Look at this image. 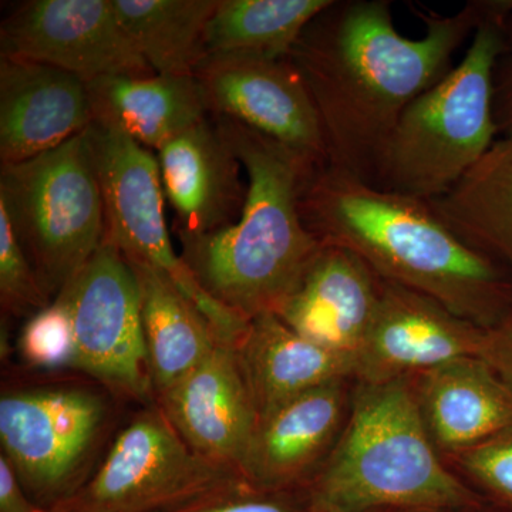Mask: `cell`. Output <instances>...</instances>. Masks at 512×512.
Masks as SVG:
<instances>
[{"mask_svg":"<svg viewBox=\"0 0 512 512\" xmlns=\"http://www.w3.org/2000/svg\"><path fill=\"white\" fill-rule=\"evenodd\" d=\"M430 202L470 247L512 268V140L497 138L453 188Z\"/></svg>","mask_w":512,"mask_h":512,"instance_id":"cell-23","label":"cell"},{"mask_svg":"<svg viewBox=\"0 0 512 512\" xmlns=\"http://www.w3.org/2000/svg\"><path fill=\"white\" fill-rule=\"evenodd\" d=\"M308 501L335 512L474 511L481 505L431 441L410 377L353 382L348 420L308 484Z\"/></svg>","mask_w":512,"mask_h":512,"instance_id":"cell-4","label":"cell"},{"mask_svg":"<svg viewBox=\"0 0 512 512\" xmlns=\"http://www.w3.org/2000/svg\"><path fill=\"white\" fill-rule=\"evenodd\" d=\"M93 124L160 151L211 116L195 76L103 77L87 83Z\"/></svg>","mask_w":512,"mask_h":512,"instance_id":"cell-21","label":"cell"},{"mask_svg":"<svg viewBox=\"0 0 512 512\" xmlns=\"http://www.w3.org/2000/svg\"><path fill=\"white\" fill-rule=\"evenodd\" d=\"M90 130L106 214L104 242L131 264L163 275L207 319L218 342L237 348L249 320L215 301L175 252L157 154L119 131L97 124Z\"/></svg>","mask_w":512,"mask_h":512,"instance_id":"cell-7","label":"cell"},{"mask_svg":"<svg viewBox=\"0 0 512 512\" xmlns=\"http://www.w3.org/2000/svg\"><path fill=\"white\" fill-rule=\"evenodd\" d=\"M195 77L212 116L238 121L318 168L328 165L318 110L289 57L210 56Z\"/></svg>","mask_w":512,"mask_h":512,"instance_id":"cell-12","label":"cell"},{"mask_svg":"<svg viewBox=\"0 0 512 512\" xmlns=\"http://www.w3.org/2000/svg\"><path fill=\"white\" fill-rule=\"evenodd\" d=\"M20 355L30 366L62 369L74 365V335L69 309L63 299L30 316L19 338Z\"/></svg>","mask_w":512,"mask_h":512,"instance_id":"cell-27","label":"cell"},{"mask_svg":"<svg viewBox=\"0 0 512 512\" xmlns=\"http://www.w3.org/2000/svg\"><path fill=\"white\" fill-rule=\"evenodd\" d=\"M175 512H309L308 497L299 500L292 491H259L245 487Z\"/></svg>","mask_w":512,"mask_h":512,"instance_id":"cell-29","label":"cell"},{"mask_svg":"<svg viewBox=\"0 0 512 512\" xmlns=\"http://www.w3.org/2000/svg\"><path fill=\"white\" fill-rule=\"evenodd\" d=\"M138 53L161 76H195L218 0H113Z\"/></svg>","mask_w":512,"mask_h":512,"instance_id":"cell-24","label":"cell"},{"mask_svg":"<svg viewBox=\"0 0 512 512\" xmlns=\"http://www.w3.org/2000/svg\"><path fill=\"white\" fill-rule=\"evenodd\" d=\"M382 288L383 279L355 252L322 244L276 316L303 338L356 362Z\"/></svg>","mask_w":512,"mask_h":512,"instance_id":"cell-16","label":"cell"},{"mask_svg":"<svg viewBox=\"0 0 512 512\" xmlns=\"http://www.w3.org/2000/svg\"><path fill=\"white\" fill-rule=\"evenodd\" d=\"M322 244L355 252L383 281L429 296L483 329L512 312V268L458 237L430 201L318 168L299 198Z\"/></svg>","mask_w":512,"mask_h":512,"instance_id":"cell-2","label":"cell"},{"mask_svg":"<svg viewBox=\"0 0 512 512\" xmlns=\"http://www.w3.org/2000/svg\"><path fill=\"white\" fill-rule=\"evenodd\" d=\"M161 402L165 417L195 453L239 474L256 412L235 348L218 345L161 394Z\"/></svg>","mask_w":512,"mask_h":512,"instance_id":"cell-18","label":"cell"},{"mask_svg":"<svg viewBox=\"0 0 512 512\" xmlns=\"http://www.w3.org/2000/svg\"><path fill=\"white\" fill-rule=\"evenodd\" d=\"M494 120L498 138L512 140V10L501 28V47L493 73Z\"/></svg>","mask_w":512,"mask_h":512,"instance_id":"cell-30","label":"cell"},{"mask_svg":"<svg viewBox=\"0 0 512 512\" xmlns=\"http://www.w3.org/2000/svg\"><path fill=\"white\" fill-rule=\"evenodd\" d=\"M69 309L74 365L130 399L153 393L136 272L103 242L59 295Z\"/></svg>","mask_w":512,"mask_h":512,"instance_id":"cell-10","label":"cell"},{"mask_svg":"<svg viewBox=\"0 0 512 512\" xmlns=\"http://www.w3.org/2000/svg\"><path fill=\"white\" fill-rule=\"evenodd\" d=\"M90 127L55 150L0 170V200L50 296L59 295L106 238Z\"/></svg>","mask_w":512,"mask_h":512,"instance_id":"cell-6","label":"cell"},{"mask_svg":"<svg viewBox=\"0 0 512 512\" xmlns=\"http://www.w3.org/2000/svg\"><path fill=\"white\" fill-rule=\"evenodd\" d=\"M157 158L178 238L214 234L241 217L247 200L244 167L214 117L161 148Z\"/></svg>","mask_w":512,"mask_h":512,"instance_id":"cell-17","label":"cell"},{"mask_svg":"<svg viewBox=\"0 0 512 512\" xmlns=\"http://www.w3.org/2000/svg\"><path fill=\"white\" fill-rule=\"evenodd\" d=\"M235 352L256 419L323 384L355 380V357L303 338L275 313L249 320Z\"/></svg>","mask_w":512,"mask_h":512,"instance_id":"cell-20","label":"cell"},{"mask_svg":"<svg viewBox=\"0 0 512 512\" xmlns=\"http://www.w3.org/2000/svg\"><path fill=\"white\" fill-rule=\"evenodd\" d=\"M212 117L244 167L247 200L235 224L180 239L181 256L225 308L248 320L276 315L322 248L299 211L303 187L318 167L238 121Z\"/></svg>","mask_w":512,"mask_h":512,"instance_id":"cell-3","label":"cell"},{"mask_svg":"<svg viewBox=\"0 0 512 512\" xmlns=\"http://www.w3.org/2000/svg\"><path fill=\"white\" fill-rule=\"evenodd\" d=\"M245 485L151 412L121 431L96 476L52 512H175Z\"/></svg>","mask_w":512,"mask_h":512,"instance_id":"cell-8","label":"cell"},{"mask_svg":"<svg viewBox=\"0 0 512 512\" xmlns=\"http://www.w3.org/2000/svg\"><path fill=\"white\" fill-rule=\"evenodd\" d=\"M99 394L82 387H43L0 399V443L28 494L52 510L79 488L106 423Z\"/></svg>","mask_w":512,"mask_h":512,"instance_id":"cell-9","label":"cell"},{"mask_svg":"<svg viewBox=\"0 0 512 512\" xmlns=\"http://www.w3.org/2000/svg\"><path fill=\"white\" fill-rule=\"evenodd\" d=\"M353 382L323 384L256 419L239 467L244 483L259 491L308 487L345 427Z\"/></svg>","mask_w":512,"mask_h":512,"instance_id":"cell-14","label":"cell"},{"mask_svg":"<svg viewBox=\"0 0 512 512\" xmlns=\"http://www.w3.org/2000/svg\"><path fill=\"white\" fill-rule=\"evenodd\" d=\"M330 0H218L205 29L210 56L291 55L303 30Z\"/></svg>","mask_w":512,"mask_h":512,"instance_id":"cell-25","label":"cell"},{"mask_svg":"<svg viewBox=\"0 0 512 512\" xmlns=\"http://www.w3.org/2000/svg\"><path fill=\"white\" fill-rule=\"evenodd\" d=\"M511 9L512 0H470L453 15L416 9L426 29L412 39L390 0H330L289 55L318 110L328 167L373 185L403 111L453 69L481 23Z\"/></svg>","mask_w":512,"mask_h":512,"instance_id":"cell-1","label":"cell"},{"mask_svg":"<svg viewBox=\"0 0 512 512\" xmlns=\"http://www.w3.org/2000/svg\"><path fill=\"white\" fill-rule=\"evenodd\" d=\"M485 330L429 296L383 281L375 320L356 355L355 382H390L478 356Z\"/></svg>","mask_w":512,"mask_h":512,"instance_id":"cell-13","label":"cell"},{"mask_svg":"<svg viewBox=\"0 0 512 512\" xmlns=\"http://www.w3.org/2000/svg\"><path fill=\"white\" fill-rule=\"evenodd\" d=\"M0 512H52L29 498L8 458L0 454Z\"/></svg>","mask_w":512,"mask_h":512,"instance_id":"cell-32","label":"cell"},{"mask_svg":"<svg viewBox=\"0 0 512 512\" xmlns=\"http://www.w3.org/2000/svg\"><path fill=\"white\" fill-rule=\"evenodd\" d=\"M446 458L471 483L512 510V429Z\"/></svg>","mask_w":512,"mask_h":512,"instance_id":"cell-28","label":"cell"},{"mask_svg":"<svg viewBox=\"0 0 512 512\" xmlns=\"http://www.w3.org/2000/svg\"><path fill=\"white\" fill-rule=\"evenodd\" d=\"M0 56L57 67L84 82L156 74L121 25L113 0H33L3 20Z\"/></svg>","mask_w":512,"mask_h":512,"instance_id":"cell-11","label":"cell"},{"mask_svg":"<svg viewBox=\"0 0 512 512\" xmlns=\"http://www.w3.org/2000/svg\"><path fill=\"white\" fill-rule=\"evenodd\" d=\"M87 83L30 60L0 59V160L19 164L55 150L93 124Z\"/></svg>","mask_w":512,"mask_h":512,"instance_id":"cell-15","label":"cell"},{"mask_svg":"<svg viewBox=\"0 0 512 512\" xmlns=\"http://www.w3.org/2000/svg\"><path fill=\"white\" fill-rule=\"evenodd\" d=\"M308 503H309V501H308ZM309 512H335V511L323 510V508L311 507V505H309ZM377 512H393V511H377Z\"/></svg>","mask_w":512,"mask_h":512,"instance_id":"cell-34","label":"cell"},{"mask_svg":"<svg viewBox=\"0 0 512 512\" xmlns=\"http://www.w3.org/2000/svg\"><path fill=\"white\" fill-rule=\"evenodd\" d=\"M131 266L140 284L151 382L161 396L222 343L207 319L163 275L148 266Z\"/></svg>","mask_w":512,"mask_h":512,"instance_id":"cell-22","label":"cell"},{"mask_svg":"<svg viewBox=\"0 0 512 512\" xmlns=\"http://www.w3.org/2000/svg\"><path fill=\"white\" fill-rule=\"evenodd\" d=\"M478 356L491 366L512 393V312L503 322L485 330Z\"/></svg>","mask_w":512,"mask_h":512,"instance_id":"cell-31","label":"cell"},{"mask_svg":"<svg viewBox=\"0 0 512 512\" xmlns=\"http://www.w3.org/2000/svg\"><path fill=\"white\" fill-rule=\"evenodd\" d=\"M434 446L450 457L512 429V393L480 356L460 357L410 377Z\"/></svg>","mask_w":512,"mask_h":512,"instance_id":"cell-19","label":"cell"},{"mask_svg":"<svg viewBox=\"0 0 512 512\" xmlns=\"http://www.w3.org/2000/svg\"><path fill=\"white\" fill-rule=\"evenodd\" d=\"M0 301L16 316L35 315L50 305V295L30 262L8 207L0 200Z\"/></svg>","mask_w":512,"mask_h":512,"instance_id":"cell-26","label":"cell"},{"mask_svg":"<svg viewBox=\"0 0 512 512\" xmlns=\"http://www.w3.org/2000/svg\"><path fill=\"white\" fill-rule=\"evenodd\" d=\"M511 10L481 23L463 60L403 111L377 163L373 187L433 201L490 150L498 138L494 66Z\"/></svg>","mask_w":512,"mask_h":512,"instance_id":"cell-5","label":"cell"},{"mask_svg":"<svg viewBox=\"0 0 512 512\" xmlns=\"http://www.w3.org/2000/svg\"><path fill=\"white\" fill-rule=\"evenodd\" d=\"M393 512H467L456 510H406V511H393Z\"/></svg>","mask_w":512,"mask_h":512,"instance_id":"cell-33","label":"cell"}]
</instances>
